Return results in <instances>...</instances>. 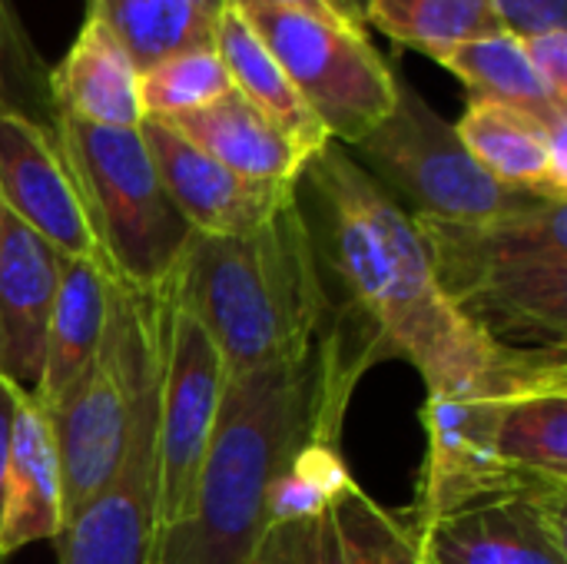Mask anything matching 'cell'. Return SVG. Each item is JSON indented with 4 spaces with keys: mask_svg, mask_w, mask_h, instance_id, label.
Here are the masks:
<instances>
[{
    "mask_svg": "<svg viewBox=\"0 0 567 564\" xmlns=\"http://www.w3.org/2000/svg\"><path fill=\"white\" fill-rule=\"evenodd\" d=\"M299 186L316 199L309 219L319 263L339 293L332 309L365 346L372 362H409L429 392L468 386L508 362L518 349L478 332L442 296L429 246L415 219L329 140L302 170Z\"/></svg>",
    "mask_w": 567,
    "mask_h": 564,
    "instance_id": "1",
    "label": "cell"
},
{
    "mask_svg": "<svg viewBox=\"0 0 567 564\" xmlns=\"http://www.w3.org/2000/svg\"><path fill=\"white\" fill-rule=\"evenodd\" d=\"M525 53L548 96L558 106H567V27L525 37Z\"/></svg>",
    "mask_w": 567,
    "mask_h": 564,
    "instance_id": "28",
    "label": "cell"
},
{
    "mask_svg": "<svg viewBox=\"0 0 567 564\" xmlns=\"http://www.w3.org/2000/svg\"><path fill=\"white\" fill-rule=\"evenodd\" d=\"M163 299L206 329L226 379L312 346L329 322L332 296L302 189L296 203L249 233H193L163 286Z\"/></svg>",
    "mask_w": 567,
    "mask_h": 564,
    "instance_id": "3",
    "label": "cell"
},
{
    "mask_svg": "<svg viewBox=\"0 0 567 564\" xmlns=\"http://www.w3.org/2000/svg\"><path fill=\"white\" fill-rule=\"evenodd\" d=\"M442 296L508 349L565 352L567 203L488 223L415 219Z\"/></svg>",
    "mask_w": 567,
    "mask_h": 564,
    "instance_id": "4",
    "label": "cell"
},
{
    "mask_svg": "<svg viewBox=\"0 0 567 564\" xmlns=\"http://www.w3.org/2000/svg\"><path fill=\"white\" fill-rule=\"evenodd\" d=\"M223 3L256 30L336 143L355 146L392 113L399 76L369 43L365 30L332 17L272 10L249 0Z\"/></svg>",
    "mask_w": 567,
    "mask_h": 564,
    "instance_id": "7",
    "label": "cell"
},
{
    "mask_svg": "<svg viewBox=\"0 0 567 564\" xmlns=\"http://www.w3.org/2000/svg\"><path fill=\"white\" fill-rule=\"evenodd\" d=\"M53 136L76 180L100 263L136 293H163L193 229L173 206L136 130L53 110Z\"/></svg>",
    "mask_w": 567,
    "mask_h": 564,
    "instance_id": "5",
    "label": "cell"
},
{
    "mask_svg": "<svg viewBox=\"0 0 567 564\" xmlns=\"http://www.w3.org/2000/svg\"><path fill=\"white\" fill-rule=\"evenodd\" d=\"M561 356L565 352L518 349L508 362L485 372L482 379L468 386H455L449 392L425 396L422 406L425 462L419 475L412 529H422L435 515L468 505L482 495L538 482L505 469L495 449V429L508 392H515L522 382H528L535 372H542L551 359Z\"/></svg>",
    "mask_w": 567,
    "mask_h": 564,
    "instance_id": "8",
    "label": "cell"
},
{
    "mask_svg": "<svg viewBox=\"0 0 567 564\" xmlns=\"http://www.w3.org/2000/svg\"><path fill=\"white\" fill-rule=\"evenodd\" d=\"M159 123H166L186 143H193L196 150H203L206 156H213L216 163L229 166L246 180L299 183L309 163V156L239 90L226 93L209 106Z\"/></svg>",
    "mask_w": 567,
    "mask_h": 564,
    "instance_id": "17",
    "label": "cell"
},
{
    "mask_svg": "<svg viewBox=\"0 0 567 564\" xmlns=\"http://www.w3.org/2000/svg\"><path fill=\"white\" fill-rule=\"evenodd\" d=\"M23 47V37H20V27L13 20V10L7 0H0V100L3 96V73H7V57H13L17 50Z\"/></svg>",
    "mask_w": 567,
    "mask_h": 564,
    "instance_id": "31",
    "label": "cell"
},
{
    "mask_svg": "<svg viewBox=\"0 0 567 564\" xmlns=\"http://www.w3.org/2000/svg\"><path fill=\"white\" fill-rule=\"evenodd\" d=\"M435 60L468 86L472 100L515 106L542 123L567 120V106H558L542 86V80L535 76L532 60L525 53V40L508 30L445 50Z\"/></svg>",
    "mask_w": 567,
    "mask_h": 564,
    "instance_id": "22",
    "label": "cell"
},
{
    "mask_svg": "<svg viewBox=\"0 0 567 564\" xmlns=\"http://www.w3.org/2000/svg\"><path fill=\"white\" fill-rule=\"evenodd\" d=\"M369 366L372 356L332 309L312 346L226 379L193 505L156 535L153 564L249 562L276 482L316 439H342L349 396Z\"/></svg>",
    "mask_w": 567,
    "mask_h": 564,
    "instance_id": "2",
    "label": "cell"
},
{
    "mask_svg": "<svg viewBox=\"0 0 567 564\" xmlns=\"http://www.w3.org/2000/svg\"><path fill=\"white\" fill-rule=\"evenodd\" d=\"M140 136L156 163V173L186 219V226L199 236H239L276 213H282L299 196V183H262L233 173L216 163L179 133H173L159 120H143Z\"/></svg>",
    "mask_w": 567,
    "mask_h": 564,
    "instance_id": "13",
    "label": "cell"
},
{
    "mask_svg": "<svg viewBox=\"0 0 567 564\" xmlns=\"http://www.w3.org/2000/svg\"><path fill=\"white\" fill-rule=\"evenodd\" d=\"M63 256L0 206V376L37 396Z\"/></svg>",
    "mask_w": 567,
    "mask_h": 564,
    "instance_id": "14",
    "label": "cell"
},
{
    "mask_svg": "<svg viewBox=\"0 0 567 564\" xmlns=\"http://www.w3.org/2000/svg\"><path fill=\"white\" fill-rule=\"evenodd\" d=\"M86 13L116 33L140 70L163 57L209 47L219 17L196 0H90Z\"/></svg>",
    "mask_w": 567,
    "mask_h": 564,
    "instance_id": "23",
    "label": "cell"
},
{
    "mask_svg": "<svg viewBox=\"0 0 567 564\" xmlns=\"http://www.w3.org/2000/svg\"><path fill=\"white\" fill-rule=\"evenodd\" d=\"M492 3L502 20V30L522 40L567 27V0H492Z\"/></svg>",
    "mask_w": 567,
    "mask_h": 564,
    "instance_id": "29",
    "label": "cell"
},
{
    "mask_svg": "<svg viewBox=\"0 0 567 564\" xmlns=\"http://www.w3.org/2000/svg\"><path fill=\"white\" fill-rule=\"evenodd\" d=\"M23 392H17L0 376V519H3V495H7V469H10V439H13V416Z\"/></svg>",
    "mask_w": 567,
    "mask_h": 564,
    "instance_id": "30",
    "label": "cell"
},
{
    "mask_svg": "<svg viewBox=\"0 0 567 564\" xmlns=\"http://www.w3.org/2000/svg\"><path fill=\"white\" fill-rule=\"evenodd\" d=\"M106 332V269L100 259H63L47 329L43 376L33 402L53 406L96 359Z\"/></svg>",
    "mask_w": 567,
    "mask_h": 564,
    "instance_id": "20",
    "label": "cell"
},
{
    "mask_svg": "<svg viewBox=\"0 0 567 564\" xmlns=\"http://www.w3.org/2000/svg\"><path fill=\"white\" fill-rule=\"evenodd\" d=\"M159 369L146 379L116 482L60 539V564H153L156 545V412Z\"/></svg>",
    "mask_w": 567,
    "mask_h": 564,
    "instance_id": "11",
    "label": "cell"
},
{
    "mask_svg": "<svg viewBox=\"0 0 567 564\" xmlns=\"http://www.w3.org/2000/svg\"><path fill=\"white\" fill-rule=\"evenodd\" d=\"M0 206L63 259H100L76 180L53 130L0 100Z\"/></svg>",
    "mask_w": 567,
    "mask_h": 564,
    "instance_id": "12",
    "label": "cell"
},
{
    "mask_svg": "<svg viewBox=\"0 0 567 564\" xmlns=\"http://www.w3.org/2000/svg\"><path fill=\"white\" fill-rule=\"evenodd\" d=\"M233 76L216 47H193L156 60L140 70V106L143 120H169L193 113L233 93Z\"/></svg>",
    "mask_w": 567,
    "mask_h": 564,
    "instance_id": "26",
    "label": "cell"
},
{
    "mask_svg": "<svg viewBox=\"0 0 567 564\" xmlns=\"http://www.w3.org/2000/svg\"><path fill=\"white\" fill-rule=\"evenodd\" d=\"M53 110L113 130H136L143 123L140 106V66L116 33L86 13L66 57L50 73Z\"/></svg>",
    "mask_w": 567,
    "mask_h": 564,
    "instance_id": "16",
    "label": "cell"
},
{
    "mask_svg": "<svg viewBox=\"0 0 567 564\" xmlns=\"http://www.w3.org/2000/svg\"><path fill=\"white\" fill-rule=\"evenodd\" d=\"M223 389L226 372L213 339L189 312L166 302L156 412V535L179 525L193 505Z\"/></svg>",
    "mask_w": 567,
    "mask_h": 564,
    "instance_id": "9",
    "label": "cell"
},
{
    "mask_svg": "<svg viewBox=\"0 0 567 564\" xmlns=\"http://www.w3.org/2000/svg\"><path fill=\"white\" fill-rule=\"evenodd\" d=\"M455 130L482 170L502 186L567 203V120L542 123L515 106L468 100Z\"/></svg>",
    "mask_w": 567,
    "mask_h": 564,
    "instance_id": "15",
    "label": "cell"
},
{
    "mask_svg": "<svg viewBox=\"0 0 567 564\" xmlns=\"http://www.w3.org/2000/svg\"><path fill=\"white\" fill-rule=\"evenodd\" d=\"M60 529V465L53 432L43 409L20 396L0 519V562L33 542H56Z\"/></svg>",
    "mask_w": 567,
    "mask_h": 564,
    "instance_id": "18",
    "label": "cell"
},
{
    "mask_svg": "<svg viewBox=\"0 0 567 564\" xmlns=\"http://www.w3.org/2000/svg\"><path fill=\"white\" fill-rule=\"evenodd\" d=\"M319 519L269 522L246 564H326Z\"/></svg>",
    "mask_w": 567,
    "mask_h": 564,
    "instance_id": "27",
    "label": "cell"
},
{
    "mask_svg": "<svg viewBox=\"0 0 567 564\" xmlns=\"http://www.w3.org/2000/svg\"><path fill=\"white\" fill-rule=\"evenodd\" d=\"M359 166L412 216L429 223H488L525 213L538 199L502 186L462 143L455 123L399 80L392 113L355 143Z\"/></svg>",
    "mask_w": 567,
    "mask_h": 564,
    "instance_id": "6",
    "label": "cell"
},
{
    "mask_svg": "<svg viewBox=\"0 0 567 564\" xmlns=\"http://www.w3.org/2000/svg\"><path fill=\"white\" fill-rule=\"evenodd\" d=\"M213 47L223 57L233 86L256 106L262 110L309 160L332 140L326 126L316 120L309 103L299 96L279 60L269 53V47L256 37V30L229 7L223 3L216 27H213Z\"/></svg>",
    "mask_w": 567,
    "mask_h": 564,
    "instance_id": "21",
    "label": "cell"
},
{
    "mask_svg": "<svg viewBox=\"0 0 567 564\" xmlns=\"http://www.w3.org/2000/svg\"><path fill=\"white\" fill-rule=\"evenodd\" d=\"M495 449L505 469L538 482L567 485V366L551 359L522 382L498 412Z\"/></svg>",
    "mask_w": 567,
    "mask_h": 564,
    "instance_id": "19",
    "label": "cell"
},
{
    "mask_svg": "<svg viewBox=\"0 0 567 564\" xmlns=\"http://www.w3.org/2000/svg\"><path fill=\"white\" fill-rule=\"evenodd\" d=\"M412 532L425 564H567V485L482 495Z\"/></svg>",
    "mask_w": 567,
    "mask_h": 564,
    "instance_id": "10",
    "label": "cell"
},
{
    "mask_svg": "<svg viewBox=\"0 0 567 564\" xmlns=\"http://www.w3.org/2000/svg\"><path fill=\"white\" fill-rule=\"evenodd\" d=\"M249 3H259V7H272V10H296V13H312V17H332V20H342L326 0H249ZM346 23V20H342ZM352 27V23H349Z\"/></svg>",
    "mask_w": 567,
    "mask_h": 564,
    "instance_id": "32",
    "label": "cell"
},
{
    "mask_svg": "<svg viewBox=\"0 0 567 564\" xmlns=\"http://www.w3.org/2000/svg\"><path fill=\"white\" fill-rule=\"evenodd\" d=\"M365 23L432 60L502 30L492 0H365Z\"/></svg>",
    "mask_w": 567,
    "mask_h": 564,
    "instance_id": "25",
    "label": "cell"
},
{
    "mask_svg": "<svg viewBox=\"0 0 567 564\" xmlns=\"http://www.w3.org/2000/svg\"><path fill=\"white\" fill-rule=\"evenodd\" d=\"M319 525L326 564H425L412 525L385 512L355 479L326 505Z\"/></svg>",
    "mask_w": 567,
    "mask_h": 564,
    "instance_id": "24",
    "label": "cell"
},
{
    "mask_svg": "<svg viewBox=\"0 0 567 564\" xmlns=\"http://www.w3.org/2000/svg\"><path fill=\"white\" fill-rule=\"evenodd\" d=\"M346 23L365 30V0H326Z\"/></svg>",
    "mask_w": 567,
    "mask_h": 564,
    "instance_id": "33",
    "label": "cell"
}]
</instances>
